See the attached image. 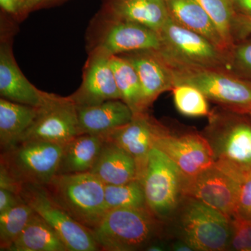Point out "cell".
<instances>
[{
	"mask_svg": "<svg viewBox=\"0 0 251 251\" xmlns=\"http://www.w3.org/2000/svg\"><path fill=\"white\" fill-rule=\"evenodd\" d=\"M202 132L210 145L214 165L239 182L251 175V115L218 106Z\"/></svg>",
	"mask_w": 251,
	"mask_h": 251,
	"instance_id": "obj_1",
	"label": "cell"
},
{
	"mask_svg": "<svg viewBox=\"0 0 251 251\" xmlns=\"http://www.w3.org/2000/svg\"><path fill=\"white\" fill-rule=\"evenodd\" d=\"M167 226L148 207L116 208L107 211L92 232L101 250L133 251L163 239Z\"/></svg>",
	"mask_w": 251,
	"mask_h": 251,
	"instance_id": "obj_2",
	"label": "cell"
},
{
	"mask_svg": "<svg viewBox=\"0 0 251 251\" xmlns=\"http://www.w3.org/2000/svg\"><path fill=\"white\" fill-rule=\"evenodd\" d=\"M44 187L56 204L92 231L108 211L105 184L90 172L56 175Z\"/></svg>",
	"mask_w": 251,
	"mask_h": 251,
	"instance_id": "obj_3",
	"label": "cell"
},
{
	"mask_svg": "<svg viewBox=\"0 0 251 251\" xmlns=\"http://www.w3.org/2000/svg\"><path fill=\"white\" fill-rule=\"evenodd\" d=\"M162 56L171 68L175 85L188 84L194 86L208 100L219 106L251 113V81L241 78L227 69L199 67Z\"/></svg>",
	"mask_w": 251,
	"mask_h": 251,
	"instance_id": "obj_4",
	"label": "cell"
},
{
	"mask_svg": "<svg viewBox=\"0 0 251 251\" xmlns=\"http://www.w3.org/2000/svg\"><path fill=\"white\" fill-rule=\"evenodd\" d=\"M170 224L176 238L194 251L229 250L231 220L194 198L183 197Z\"/></svg>",
	"mask_w": 251,
	"mask_h": 251,
	"instance_id": "obj_5",
	"label": "cell"
},
{
	"mask_svg": "<svg viewBox=\"0 0 251 251\" xmlns=\"http://www.w3.org/2000/svg\"><path fill=\"white\" fill-rule=\"evenodd\" d=\"M64 145L26 140L3 151L0 169L20 185L44 186L57 175Z\"/></svg>",
	"mask_w": 251,
	"mask_h": 251,
	"instance_id": "obj_6",
	"label": "cell"
},
{
	"mask_svg": "<svg viewBox=\"0 0 251 251\" xmlns=\"http://www.w3.org/2000/svg\"><path fill=\"white\" fill-rule=\"evenodd\" d=\"M182 181L174 162L158 149H151L141 183L148 209L167 225L184 197Z\"/></svg>",
	"mask_w": 251,
	"mask_h": 251,
	"instance_id": "obj_7",
	"label": "cell"
},
{
	"mask_svg": "<svg viewBox=\"0 0 251 251\" xmlns=\"http://www.w3.org/2000/svg\"><path fill=\"white\" fill-rule=\"evenodd\" d=\"M20 195L57 232L68 251L100 250L92 231L56 204L44 186L21 185Z\"/></svg>",
	"mask_w": 251,
	"mask_h": 251,
	"instance_id": "obj_8",
	"label": "cell"
},
{
	"mask_svg": "<svg viewBox=\"0 0 251 251\" xmlns=\"http://www.w3.org/2000/svg\"><path fill=\"white\" fill-rule=\"evenodd\" d=\"M164 57L199 67L227 69V52L221 50L206 38L169 19L159 31Z\"/></svg>",
	"mask_w": 251,
	"mask_h": 251,
	"instance_id": "obj_9",
	"label": "cell"
},
{
	"mask_svg": "<svg viewBox=\"0 0 251 251\" xmlns=\"http://www.w3.org/2000/svg\"><path fill=\"white\" fill-rule=\"evenodd\" d=\"M80 135L76 104L70 97L51 94L19 143L41 140L64 145Z\"/></svg>",
	"mask_w": 251,
	"mask_h": 251,
	"instance_id": "obj_10",
	"label": "cell"
},
{
	"mask_svg": "<svg viewBox=\"0 0 251 251\" xmlns=\"http://www.w3.org/2000/svg\"><path fill=\"white\" fill-rule=\"evenodd\" d=\"M240 185L214 165L193 177L183 175V196L201 201L232 220L237 216Z\"/></svg>",
	"mask_w": 251,
	"mask_h": 251,
	"instance_id": "obj_11",
	"label": "cell"
},
{
	"mask_svg": "<svg viewBox=\"0 0 251 251\" xmlns=\"http://www.w3.org/2000/svg\"><path fill=\"white\" fill-rule=\"evenodd\" d=\"M154 148L166 153L186 177H193L214 166L212 150L202 133H175L166 127L157 137Z\"/></svg>",
	"mask_w": 251,
	"mask_h": 251,
	"instance_id": "obj_12",
	"label": "cell"
},
{
	"mask_svg": "<svg viewBox=\"0 0 251 251\" xmlns=\"http://www.w3.org/2000/svg\"><path fill=\"white\" fill-rule=\"evenodd\" d=\"M166 127L150 117L148 112H140L133 114L128 123L103 138L116 144L132 156L136 163L138 179L141 182L150 151L154 148L157 137Z\"/></svg>",
	"mask_w": 251,
	"mask_h": 251,
	"instance_id": "obj_13",
	"label": "cell"
},
{
	"mask_svg": "<svg viewBox=\"0 0 251 251\" xmlns=\"http://www.w3.org/2000/svg\"><path fill=\"white\" fill-rule=\"evenodd\" d=\"M120 55L128 60L139 76L144 108L147 111L161 94L171 91L174 87L171 68L159 51L145 50Z\"/></svg>",
	"mask_w": 251,
	"mask_h": 251,
	"instance_id": "obj_14",
	"label": "cell"
},
{
	"mask_svg": "<svg viewBox=\"0 0 251 251\" xmlns=\"http://www.w3.org/2000/svg\"><path fill=\"white\" fill-rule=\"evenodd\" d=\"M110 56L97 49L86 68L80 90L71 96L76 105H92L120 98L115 75L110 63Z\"/></svg>",
	"mask_w": 251,
	"mask_h": 251,
	"instance_id": "obj_15",
	"label": "cell"
},
{
	"mask_svg": "<svg viewBox=\"0 0 251 251\" xmlns=\"http://www.w3.org/2000/svg\"><path fill=\"white\" fill-rule=\"evenodd\" d=\"M159 33L138 23L110 18L107 28L97 49L112 55L152 50H159Z\"/></svg>",
	"mask_w": 251,
	"mask_h": 251,
	"instance_id": "obj_16",
	"label": "cell"
},
{
	"mask_svg": "<svg viewBox=\"0 0 251 251\" xmlns=\"http://www.w3.org/2000/svg\"><path fill=\"white\" fill-rule=\"evenodd\" d=\"M0 95L15 103L35 108L44 105L51 95L38 90L25 76L7 42L1 43L0 47Z\"/></svg>",
	"mask_w": 251,
	"mask_h": 251,
	"instance_id": "obj_17",
	"label": "cell"
},
{
	"mask_svg": "<svg viewBox=\"0 0 251 251\" xmlns=\"http://www.w3.org/2000/svg\"><path fill=\"white\" fill-rule=\"evenodd\" d=\"M81 135L105 137L128 123L133 117L129 107L121 99L92 105H77Z\"/></svg>",
	"mask_w": 251,
	"mask_h": 251,
	"instance_id": "obj_18",
	"label": "cell"
},
{
	"mask_svg": "<svg viewBox=\"0 0 251 251\" xmlns=\"http://www.w3.org/2000/svg\"><path fill=\"white\" fill-rule=\"evenodd\" d=\"M109 17L146 26L159 32L170 18L166 0H107Z\"/></svg>",
	"mask_w": 251,
	"mask_h": 251,
	"instance_id": "obj_19",
	"label": "cell"
},
{
	"mask_svg": "<svg viewBox=\"0 0 251 251\" xmlns=\"http://www.w3.org/2000/svg\"><path fill=\"white\" fill-rule=\"evenodd\" d=\"M170 16L183 27L194 31L227 52L229 48L209 14L196 0H166Z\"/></svg>",
	"mask_w": 251,
	"mask_h": 251,
	"instance_id": "obj_20",
	"label": "cell"
},
{
	"mask_svg": "<svg viewBox=\"0 0 251 251\" xmlns=\"http://www.w3.org/2000/svg\"><path fill=\"white\" fill-rule=\"evenodd\" d=\"M104 184L120 185L138 180L136 163L116 144L105 140L101 151L90 171Z\"/></svg>",
	"mask_w": 251,
	"mask_h": 251,
	"instance_id": "obj_21",
	"label": "cell"
},
{
	"mask_svg": "<svg viewBox=\"0 0 251 251\" xmlns=\"http://www.w3.org/2000/svg\"><path fill=\"white\" fill-rule=\"evenodd\" d=\"M105 141L98 135L82 134L64 144L57 174L90 172Z\"/></svg>",
	"mask_w": 251,
	"mask_h": 251,
	"instance_id": "obj_22",
	"label": "cell"
},
{
	"mask_svg": "<svg viewBox=\"0 0 251 251\" xmlns=\"http://www.w3.org/2000/svg\"><path fill=\"white\" fill-rule=\"evenodd\" d=\"M39 108L0 99V144L6 151L16 146L32 125Z\"/></svg>",
	"mask_w": 251,
	"mask_h": 251,
	"instance_id": "obj_23",
	"label": "cell"
},
{
	"mask_svg": "<svg viewBox=\"0 0 251 251\" xmlns=\"http://www.w3.org/2000/svg\"><path fill=\"white\" fill-rule=\"evenodd\" d=\"M9 251H68L57 232L35 212Z\"/></svg>",
	"mask_w": 251,
	"mask_h": 251,
	"instance_id": "obj_24",
	"label": "cell"
},
{
	"mask_svg": "<svg viewBox=\"0 0 251 251\" xmlns=\"http://www.w3.org/2000/svg\"><path fill=\"white\" fill-rule=\"evenodd\" d=\"M110 63L122 101L133 114L147 112L144 108L141 83L135 68L120 54L110 56Z\"/></svg>",
	"mask_w": 251,
	"mask_h": 251,
	"instance_id": "obj_25",
	"label": "cell"
},
{
	"mask_svg": "<svg viewBox=\"0 0 251 251\" xmlns=\"http://www.w3.org/2000/svg\"><path fill=\"white\" fill-rule=\"evenodd\" d=\"M34 213V209L23 201L0 214V250L9 251Z\"/></svg>",
	"mask_w": 251,
	"mask_h": 251,
	"instance_id": "obj_26",
	"label": "cell"
},
{
	"mask_svg": "<svg viewBox=\"0 0 251 251\" xmlns=\"http://www.w3.org/2000/svg\"><path fill=\"white\" fill-rule=\"evenodd\" d=\"M176 110L184 116L208 117L210 114L208 99L197 87L188 84H177L172 89Z\"/></svg>",
	"mask_w": 251,
	"mask_h": 251,
	"instance_id": "obj_27",
	"label": "cell"
},
{
	"mask_svg": "<svg viewBox=\"0 0 251 251\" xmlns=\"http://www.w3.org/2000/svg\"><path fill=\"white\" fill-rule=\"evenodd\" d=\"M108 210L116 208L148 207L143 184L139 180L120 185H105Z\"/></svg>",
	"mask_w": 251,
	"mask_h": 251,
	"instance_id": "obj_28",
	"label": "cell"
},
{
	"mask_svg": "<svg viewBox=\"0 0 251 251\" xmlns=\"http://www.w3.org/2000/svg\"><path fill=\"white\" fill-rule=\"evenodd\" d=\"M209 14L229 49L233 46V21L236 11L232 0H196Z\"/></svg>",
	"mask_w": 251,
	"mask_h": 251,
	"instance_id": "obj_29",
	"label": "cell"
},
{
	"mask_svg": "<svg viewBox=\"0 0 251 251\" xmlns=\"http://www.w3.org/2000/svg\"><path fill=\"white\" fill-rule=\"evenodd\" d=\"M226 55L227 70L237 76L249 81L251 79V41L234 43Z\"/></svg>",
	"mask_w": 251,
	"mask_h": 251,
	"instance_id": "obj_30",
	"label": "cell"
},
{
	"mask_svg": "<svg viewBox=\"0 0 251 251\" xmlns=\"http://www.w3.org/2000/svg\"><path fill=\"white\" fill-rule=\"evenodd\" d=\"M229 250L251 251V221L240 218L231 220Z\"/></svg>",
	"mask_w": 251,
	"mask_h": 251,
	"instance_id": "obj_31",
	"label": "cell"
},
{
	"mask_svg": "<svg viewBox=\"0 0 251 251\" xmlns=\"http://www.w3.org/2000/svg\"><path fill=\"white\" fill-rule=\"evenodd\" d=\"M235 218L251 221V175L241 183Z\"/></svg>",
	"mask_w": 251,
	"mask_h": 251,
	"instance_id": "obj_32",
	"label": "cell"
},
{
	"mask_svg": "<svg viewBox=\"0 0 251 251\" xmlns=\"http://www.w3.org/2000/svg\"><path fill=\"white\" fill-rule=\"evenodd\" d=\"M1 9L7 14L19 16L32 9L31 0H0Z\"/></svg>",
	"mask_w": 251,
	"mask_h": 251,
	"instance_id": "obj_33",
	"label": "cell"
},
{
	"mask_svg": "<svg viewBox=\"0 0 251 251\" xmlns=\"http://www.w3.org/2000/svg\"><path fill=\"white\" fill-rule=\"evenodd\" d=\"M233 36L236 39H244L251 34V17L236 13L233 21Z\"/></svg>",
	"mask_w": 251,
	"mask_h": 251,
	"instance_id": "obj_34",
	"label": "cell"
},
{
	"mask_svg": "<svg viewBox=\"0 0 251 251\" xmlns=\"http://www.w3.org/2000/svg\"><path fill=\"white\" fill-rule=\"evenodd\" d=\"M23 201L21 195L11 190L0 188V214L9 211Z\"/></svg>",
	"mask_w": 251,
	"mask_h": 251,
	"instance_id": "obj_35",
	"label": "cell"
},
{
	"mask_svg": "<svg viewBox=\"0 0 251 251\" xmlns=\"http://www.w3.org/2000/svg\"><path fill=\"white\" fill-rule=\"evenodd\" d=\"M236 13L251 17V0H232Z\"/></svg>",
	"mask_w": 251,
	"mask_h": 251,
	"instance_id": "obj_36",
	"label": "cell"
},
{
	"mask_svg": "<svg viewBox=\"0 0 251 251\" xmlns=\"http://www.w3.org/2000/svg\"><path fill=\"white\" fill-rule=\"evenodd\" d=\"M145 251H169V244L163 239H158L149 244Z\"/></svg>",
	"mask_w": 251,
	"mask_h": 251,
	"instance_id": "obj_37",
	"label": "cell"
},
{
	"mask_svg": "<svg viewBox=\"0 0 251 251\" xmlns=\"http://www.w3.org/2000/svg\"><path fill=\"white\" fill-rule=\"evenodd\" d=\"M169 251H193V249L189 244L181 239H177L169 244Z\"/></svg>",
	"mask_w": 251,
	"mask_h": 251,
	"instance_id": "obj_38",
	"label": "cell"
},
{
	"mask_svg": "<svg viewBox=\"0 0 251 251\" xmlns=\"http://www.w3.org/2000/svg\"><path fill=\"white\" fill-rule=\"evenodd\" d=\"M50 1V0H31L33 7H34V6H38V5H40L43 4V3L46 2V1Z\"/></svg>",
	"mask_w": 251,
	"mask_h": 251,
	"instance_id": "obj_39",
	"label": "cell"
},
{
	"mask_svg": "<svg viewBox=\"0 0 251 251\" xmlns=\"http://www.w3.org/2000/svg\"><path fill=\"white\" fill-rule=\"evenodd\" d=\"M249 115H251V113H250V114H249Z\"/></svg>",
	"mask_w": 251,
	"mask_h": 251,
	"instance_id": "obj_40",
	"label": "cell"
}]
</instances>
